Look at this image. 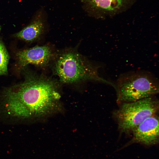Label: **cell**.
I'll use <instances>...</instances> for the list:
<instances>
[{
  "label": "cell",
  "instance_id": "ba28073f",
  "mask_svg": "<svg viewBox=\"0 0 159 159\" xmlns=\"http://www.w3.org/2000/svg\"><path fill=\"white\" fill-rule=\"evenodd\" d=\"M44 28L42 21H35L16 34L15 37L28 42L36 40L41 34Z\"/></svg>",
  "mask_w": 159,
  "mask_h": 159
},
{
  "label": "cell",
  "instance_id": "8992f818",
  "mask_svg": "<svg viewBox=\"0 0 159 159\" xmlns=\"http://www.w3.org/2000/svg\"><path fill=\"white\" fill-rule=\"evenodd\" d=\"M88 12L102 18L118 14L126 9L134 0H81Z\"/></svg>",
  "mask_w": 159,
  "mask_h": 159
},
{
  "label": "cell",
  "instance_id": "9c48e42d",
  "mask_svg": "<svg viewBox=\"0 0 159 159\" xmlns=\"http://www.w3.org/2000/svg\"><path fill=\"white\" fill-rule=\"evenodd\" d=\"M9 56L6 47L0 40V75L7 74V65Z\"/></svg>",
  "mask_w": 159,
  "mask_h": 159
},
{
  "label": "cell",
  "instance_id": "7a4b0ae2",
  "mask_svg": "<svg viewBox=\"0 0 159 159\" xmlns=\"http://www.w3.org/2000/svg\"><path fill=\"white\" fill-rule=\"evenodd\" d=\"M54 74L64 83L71 84L87 80L101 82L113 85L100 77L97 68L82 55L74 51L68 50L55 58L53 64Z\"/></svg>",
  "mask_w": 159,
  "mask_h": 159
},
{
  "label": "cell",
  "instance_id": "52a82bcc",
  "mask_svg": "<svg viewBox=\"0 0 159 159\" xmlns=\"http://www.w3.org/2000/svg\"><path fill=\"white\" fill-rule=\"evenodd\" d=\"M53 54L48 46H36L20 51L16 54L19 66L25 67L29 64L39 66H46L53 57Z\"/></svg>",
  "mask_w": 159,
  "mask_h": 159
},
{
  "label": "cell",
  "instance_id": "277c9868",
  "mask_svg": "<svg viewBox=\"0 0 159 159\" xmlns=\"http://www.w3.org/2000/svg\"><path fill=\"white\" fill-rule=\"evenodd\" d=\"M155 97L119 105V108L113 113V116L121 133H131L133 129L146 119L158 114L159 100Z\"/></svg>",
  "mask_w": 159,
  "mask_h": 159
},
{
  "label": "cell",
  "instance_id": "5b68a950",
  "mask_svg": "<svg viewBox=\"0 0 159 159\" xmlns=\"http://www.w3.org/2000/svg\"><path fill=\"white\" fill-rule=\"evenodd\" d=\"M131 140L122 148L131 144L139 143L146 146L156 145L159 143V117L156 114L149 117L136 127L132 133Z\"/></svg>",
  "mask_w": 159,
  "mask_h": 159
},
{
  "label": "cell",
  "instance_id": "6da1fadb",
  "mask_svg": "<svg viewBox=\"0 0 159 159\" xmlns=\"http://www.w3.org/2000/svg\"><path fill=\"white\" fill-rule=\"evenodd\" d=\"M54 80L42 76L26 75L22 83L6 88L1 99V111L8 117L29 120L60 110V96Z\"/></svg>",
  "mask_w": 159,
  "mask_h": 159
},
{
  "label": "cell",
  "instance_id": "3957f363",
  "mask_svg": "<svg viewBox=\"0 0 159 159\" xmlns=\"http://www.w3.org/2000/svg\"><path fill=\"white\" fill-rule=\"evenodd\" d=\"M115 88L117 103L132 102L158 93V80L152 74L142 71L123 73L118 78Z\"/></svg>",
  "mask_w": 159,
  "mask_h": 159
}]
</instances>
